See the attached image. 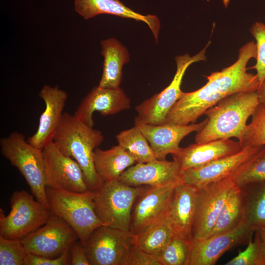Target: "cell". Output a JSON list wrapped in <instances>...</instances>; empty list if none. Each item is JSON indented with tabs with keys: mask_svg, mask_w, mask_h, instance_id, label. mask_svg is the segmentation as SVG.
<instances>
[{
	"mask_svg": "<svg viewBox=\"0 0 265 265\" xmlns=\"http://www.w3.org/2000/svg\"><path fill=\"white\" fill-rule=\"evenodd\" d=\"M250 31L256 41L257 50L256 63L251 68L256 70L260 84L265 79V24L255 22Z\"/></svg>",
	"mask_w": 265,
	"mask_h": 265,
	"instance_id": "34",
	"label": "cell"
},
{
	"mask_svg": "<svg viewBox=\"0 0 265 265\" xmlns=\"http://www.w3.org/2000/svg\"><path fill=\"white\" fill-rule=\"evenodd\" d=\"M70 248L54 258L43 257L27 253L25 259L24 265H70Z\"/></svg>",
	"mask_w": 265,
	"mask_h": 265,
	"instance_id": "35",
	"label": "cell"
},
{
	"mask_svg": "<svg viewBox=\"0 0 265 265\" xmlns=\"http://www.w3.org/2000/svg\"><path fill=\"white\" fill-rule=\"evenodd\" d=\"M257 56L255 42L250 41L239 50L238 59L220 71L207 76L200 88L184 92L167 114L164 124L186 125L195 123L205 111L225 97L239 92L256 91L259 82L256 75L247 72L250 59Z\"/></svg>",
	"mask_w": 265,
	"mask_h": 265,
	"instance_id": "1",
	"label": "cell"
},
{
	"mask_svg": "<svg viewBox=\"0 0 265 265\" xmlns=\"http://www.w3.org/2000/svg\"><path fill=\"white\" fill-rule=\"evenodd\" d=\"M27 254L21 240L0 236V265H24Z\"/></svg>",
	"mask_w": 265,
	"mask_h": 265,
	"instance_id": "33",
	"label": "cell"
},
{
	"mask_svg": "<svg viewBox=\"0 0 265 265\" xmlns=\"http://www.w3.org/2000/svg\"><path fill=\"white\" fill-rule=\"evenodd\" d=\"M42 150L47 186L76 192L89 190L74 159L61 152L53 141Z\"/></svg>",
	"mask_w": 265,
	"mask_h": 265,
	"instance_id": "12",
	"label": "cell"
},
{
	"mask_svg": "<svg viewBox=\"0 0 265 265\" xmlns=\"http://www.w3.org/2000/svg\"><path fill=\"white\" fill-rule=\"evenodd\" d=\"M0 150L1 155L24 177L35 199L50 209L43 149L29 143L22 133L13 132L0 139Z\"/></svg>",
	"mask_w": 265,
	"mask_h": 265,
	"instance_id": "5",
	"label": "cell"
},
{
	"mask_svg": "<svg viewBox=\"0 0 265 265\" xmlns=\"http://www.w3.org/2000/svg\"><path fill=\"white\" fill-rule=\"evenodd\" d=\"M207 121L206 118L200 123L186 125L173 124L152 125L142 122L135 117L134 126L147 139L157 159L164 160L168 154L172 155L180 151L181 148L179 144L184 137L192 132L200 131Z\"/></svg>",
	"mask_w": 265,
	"mask_h": 265,
	"instance_id": "15",
	"label": "cell"
},
{
	"mask_svg": "<svg viewBox=\"0 0 265 265\" xmlns=\"http://www.w3.org/2000/svg\"><path fill=\"white\" fill-rule=\"evenodd\" d=\"M243 147L238 141L220 139L206 143H196L181 148L172 155L182 171L204 165L239 152Z\"/></svg>",
	"mask_w": 265,
	"mask_h": 265,
	"instance_id": "20",
	"label": "cell"
},
{
	"mask_svg": "<svg viewBox=\"0 0 265 265\" xmlns=\"http://www.w3.org/2000/svg\"><path fill=\"white\" fill-rule=\"evenodd\" d=\"M192 242L174 233L169 241L156 255L161 265H188Z\"/></svg>",
	"mask_w": 265,
	"mask_h": 265,
	"instance_id": "30",
	"label": "cell"
},
{
	"mask_svg": "<svg viewBox=\"0 0 265 265\" xmlns=\"http://www.w3.org/2000/svg\"><path fill=\"white\" fill-rule=\"evenodd\" d=\"M259 104L256 91L239 92L223 99L205 111L208 121L195 135V142L235 137L240 143L247 121Z\"/></svg>",
	"mask_w": 265,
	"mask_h": 265,
	"instance_id": "2",
	"label": "cell"
},
{
	"mask_svg": "<svg viewBox=\"0 0 265 265\" xmlns=\"http://www.w3.org/2000/svg\"><path fill=\"white\" fill-rule=\"evenodd\" d=\"M259 232L262 239L265 244V228L258 230Z\"/></svg>",
	"mask_w": 265,
	"mask_h": 265,
	"instance_id": "39",
	"label": "cell"
},
{
	"mask_svg": "<svg viewBox=\"0 0 265 265\" xmlns=\"http://www.w3.org/2000/svg\"><path fill=\"white\" fill-rule=\"evenodd\" d=\"M223 2L225 5V6H227L229 2V0H223Z\"/></svg>",
	"mask_w": 265,
	"mask_h": 265,
	"instance_id": "40",
	"label": "cell"
},
{
	"mask_svg": "<svg viewBox=\"0 0 265 265\" xmlns=\"http://www.w3.org/2000/svg\"><path fill=\"white\" fill-rule=\"evenodd\" d=\"M39 96L44 102L45 108L40 116L37 131L27 140L35 147L43 149L53 141L64 113L68 94L57 85H44Z\"/></svg>",
	"mask_w": 265,
	"mask_h": 265,
	"instance_id": "16",
	"label": "cell"
},
{
	"mask_svg": "<svg viewBox=\"0 0 265 265\" xmlns=\"http://www.w3.org/2000/svg\"><path fill=\"white\" fill-rule=\"evenodd\" d=\"M95 192H76L46 187L49 208L75 231L84 246L92 233L103 225L94 207Z\"/></svg>",
	"mask_w": 265,
	"mask_h": 265,
	"instance_id": "4",
	"label": "cell"
},
{
	"mask_svg": "<svg viewBox=\"0 0 265 265\" xmlns=\"http://www.w3.org/2000/svg\"><path fill=\"white\" fill-rule=\"evenodd\" d=\"M93 155L96 170L104 182L118 180L126 169L136 163L119 144L106 150L98 147Z\"/></svg>",
	"mask_w": 265,
	"mask_h": 265,
	"instance_id": "24",
	"label": "cell"
},
{
	"mask_svg": "<svg viewBox=\"0 0 265 265\" xmlns=\"http://www.w3.org/2000/svg\"><path fill=\"white\" fill-rule=\"evenodd\" d=\"M210 43L209 42L204 49L193 56L186 53L175 57L177 68L172 81L160 92L135 106L137 113L136 118L149 125H159L165 123L170 109L184 93L181 86L186 71L192 63L206 60V50Z\"/></svg>",
	"mask_w": 265,
	"mask_h": 265,
	"instance_id": "8",
	"label": "cell"
},
{
	"mask_svg": "<svg viewBox=\"0 0 265 265\" xmlns=\"http://www.w3.org/2000/svg\"><path fill=\"white\" fill-rule=\"evenodd\" d=\"M148 186H132L118 180L104 182L94 199L95 212L103 225L130 231L134 203Z\"/></svg>",
	"mask_w": 265,
	"mask_h": 265,
	"instance_id": "6",
	"label": "cell"
},
{
	"mask_svg": "<svg viewBox=\"0 0 265 265\" xmlns=\"http://www.w3.org/2000/svg\"><path fill=\"white\" fill-rule=\"evenodd\" d=\"M245 203L243 189L236 187L222 208L209 237L228 232L236 227L244 219Z\"/></svg>",
	"mask_w": 265,
	"mask_h": 265,
	"instance_id": "25",
	"label": "cell"
},
{
	"mask_svg": "<svg viewBox=\"0 0 265 265\" xmlns=\"http://www.w3.org/2000/svg\"><path fill=\"white\" fill-rule=\"evenodd\" d=\"M118 143L127 151L138 163L157 159L147 139L135 126L116 135Z\"/></svg>",
	"mask_w": 265,
	"mask_h": 265,
	"instance_id": "28",
	"label": "cell"
},
{
	"mask_svg": "<svg viewBox=\"0 0 265 265\" xmlns=\"http://www.w3.org/2000/svg\"><path fill=\"white\" fill-rule=\"evenodd\" d=\"M118 180L132 186H159L182 181V170L175 160L156 159L133 165Z\"/></svg>",
	"mask_w": 265,
	"mask_h": 265,
	"instance_id": "18",
	"label": "cell"
},
{
	"mask_svg": "<svg viewBox=\"0 0 265 265\" xmlns=\"http://www.w3.org/2000/svg\"><path fill=\"white\" fill-rule=\"evenodd\" d=\"M236 187L230 177L198 187L192 225V242L210 236L222 208Z\"/></svg>",
	"mask_w": 265,
	"mask_h": 265,
	"instance_id": "9",
	"label": "cell"
},
{
	"mask_svg": "<svg viewBox=\"0 0 265 265\" xmlns=\"http://www.w3.org/2000/svg\"><path fill=\"white\" fill-rule=\"evenodd\" d=\"M79 238L74 229L53 213L42 226L21 239L27 253L54 258L70 248Z\"/></svg>",
	"mask_w": 265,
	"mask_h": 265,
	"instance_id": "11",
	"label": "cell"
},
{
	"mask_svg": "<svg viewBox=\"0 0 265 265\" xmlns=\"http://www.w3.org/2000/svg\"><path fill=\"white\" fill-rule=\"evenodd\" d=\"M104 138L101 131L66 112L63 113L53 141L61 152L78 163L88 190L94 192L104 183L96 170L93 155L94 150Z\"/></svg>",
	"mask_w": 265,
	"mask_h": 265,
	"instance_id": "3",
	"label": "cell"
},
{
	"mask_svg": "<svg viewBox=\"0 0 265 265\" xmlns=\"http://www.w3.org/2000/svg\"><path fill=\"white\" fill-rule=\"evenodd\" d=\"M130 107V100L120 87L110 89L97 86L81 100L74 115L85 124L93 127V114L95 111L107 116L129 109Z\"/></svg>",
	"mask_w": 265,
	"mask_h": 265,
	"instance_id": "19",
	"label": "cell"
},
{
	"mask_svg": "<svg viewBox=\"0 0 265 265\" xmlns=\"http://www.w3.org/2000/svg\"><path fill=\"white\" fill-rule=\"evenodd\" d=\"M11 211L5 215L0 209V236L21 240L44 225L53 212L26 191L14 192L10 199Z\"/></svg>",
	"mask_w": 265,
	"mask_h": 265,
	"instance_id": "7",
	"label": "cell"
},
{
	"mask_svg": "<svg viewBox=\"0 0 265 265\" xmlns=\"http://www.w3.org/2000/svg\"><path fill=\"white\" fill-rule=\"evenodd\" d=\"M253 232L244 218L234 229L219 235L192 241L188 265H213L226 251L248 242Z\"/></svg>",
	"mask_w": 265,
	"mask_h": 265,
	"instance_id": "14",
	"label": "cell"
},
{
	"mask_svg": "<svg viewBox=\"0 0 265 265\" xmlns=\"http://www.w3.org/2000/svg\"><path fill=\"white\" fill-rule=\"evenodd\" d=\"M244 218L253 231L265 228V181L245 186Z\"/></svg>",
	"mask_w": 265,
	"mask_h": 265,
	"instance_id": "26",
	"label": "cell"
},
{
	"mask_svg": "<svg viewBox=\"0 0 265 265\" xmlns=\"http://www.w3.org/2000/svg\"><path fill=\"white\" fill-rule=\"evenodd\" d=\"M256 92L259 103L265 106V79L259 84Z\"/></svg>",
	"mask_w": 265,
	"mask_h": 265,
	"instance_id": "38",
	"label": "cell"
},
{
	"mask_svg": "<svg viewBox=\"0 0 265 265\" xmlns=\"http://www.w3.org/2000/svg\"><path fill=\"white\" fill-rule=\"evenodd\" d=\"M101 54L104 57L103 69L98 86L102 88H120L123 66L129 62L128 49L117 39L111 37L100 42Z\"/></svg>",
	"mask_w": 265,
	"mask_h": 265,
	"instance_id": "23",
	"label": "cell"
},
{
	"mask_svg": "<svg viewBox=\"0 0 265 265\" xmlns=\"http://www.w3.org/2000/svg\"><path fill=\"white\" fill-rule=\"evenodd\" d=\"M242 147L265 146V106L259 104L252 115L241 142Z\"/></svg>",
	"mask_w": 265,
	"mask_h": 265,
	"instance_id": "31",
	"label": "cell"
},
{
	"mask_svg": "<svg viewBox=\"0 0 265 265\" xmlns=\"http://www.w3.org/2000/svg\"><path fill=\"white\" fill-rule=\"evenodd\" d=\"M179 182L159 186H148L138 196L132 212L130 232L132 234L141 233L166 217L175 188Z\"/></svg>",
	"mask_w": 265,
	"mask_h": 265,
	"instance_id": "13",
	"label": "cell"
},
{
	"mask_svg": "<svg viewBox=\"0 0 265 265\" xmlns=\"http://www.w3.org/2000/svg\"><path fill=\"white\" fill-rule=\"evenodd\" d=\"M264 146L243 147L239 152L202 166L182 171L183 182L200 187L230 177Z\"/></svg>",
	"mask_w": 265,
	"mask_h": 265,
	"instance_id": "17",
	"label": "cell"
},
{
	"mask_svg": "<svg viewBox=\"0 0 265 265\" xmlns=\"http://www.w3.org/2000/svg\"><path fill=\"white\" fill-rule=\"evenodd\" d=\"M230 177L237 188L265 181V146L243 163Z\"/></svg>",
	"mask_w": 265,
	"mask_h": 265,
	"instance_id": "29",
	"label": "cell"
},
{
	"mask_svg": "<svg viewBox=\"0 0 265 265\" xmlns=\"http://www.w3.org/2000/svg\"><path fill=\"white\" fill-rule=\"evenodd\" d=\"M255 232L254 240L251 238L247 248L238 252L237 256L227 262L226 265H265V244L258 231Z\"/></svg>",
	"mask_w": 265,
	"mask_h": 265,
	"instance_id": "32",
	"label": "cell"
},
{
	"mask_svg": "<svg viewBox=\"0 0 265 265\" xmlns=\"http://www.w3.org/2000/svg\"><path fill=\"white\" fill-rule=\"evenodd\" d=\"M134 245L130 231L103 225L92 233L84 247L91 265H125Z\"/></svg>",
	"mask_w": 265,
	"mask_h": 265,
	"instance_id": "10",
	"label": "cell"
},
{
	"mask_svg": "<svg viewBox=\"0 0 265 265\" xmlns=\"http://www.w3.org/2000/svg\"><path fill=\"white\" fill-rule=\"evenodd\" d=\"M70 265H90L84 246L80 243H74L70 248Z\"/></svg>",
	"mask_w": 265,
	"mask_h": 265,
	"instance_id": "37",
	"label": "cell"
},
{
	"mask_svg": "<svg viewBox=\"0 0 265 265\" xmlns=\"http://www.w3.org/2000/svg\"><path fill=\"white\" fill-rule=\"evenodd\" d=\"M174 233L165 217L141 233L134 235V244L150 254L157 255L166 245Z\"/></svg>",
	"mask_w": 265,
	"mask_h": 265,
	"instance_id": "27",
	"label": "cell"
},
{
	"mask_svg": "<svg viewBox=\"0 0 265 265\" xmlns=\"http://www.w3.org/2000/svg\"><path fill=\"white\" fill-rule=\"evenodd\" d=\"M74 6L75 11L85 20L109 14L143 22L150 29L156 43L158 42L160 23L156 15L137 13L119 0H74Z\"/></svg>",
	"mask_w": 265,
	"mask_h": 265,
	"instance_id": "21",
	"label": "cell"
},
{
	"mask_svg": "<svg viewBox=\"0 0 265 265\" xmlns=\"http://www.w3.org/2000/svg\"><path fill=\"white\" fill-rule=\"evenodd\" d=\"M125 265H161L157 256L134 245L132 248Z\"/></svg>",
	"mask_w": 265,
	"mask_h": 265,
	"instance_id": "36",
	"label": "cell"
},
{
	"mask_svg": "<svg viewBox=\"0 0 265 265\" xmlns=\"http://www.w3.org/2000/svg\"><path fill=\"white\" fill-rule=\"evenodd\" d=\"M198 187L181 181L174 189L166 216L174 233L192 242V225Z\"/></svg>",
	"mask_w": 265,
	"mask_h": 265,
	"instance_id": "22",
	"label": "cell"
}]
</instances>
